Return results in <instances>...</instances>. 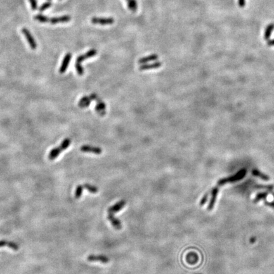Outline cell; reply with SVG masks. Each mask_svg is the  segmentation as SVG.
<instances>
[{
    "instance_id": "3",
    "label": "cell",
    "mask_w": 274,
    "mask_h": 274,
    "mask_svg": "<svg viewBox=\"0 0 274 274\" xmlns=\"http://www.w3.org/2000/svg\"><path fill=\"white\" fill-rule=\"evenodd\" d=\"M91 22L94 24H100V25H109L114 22V19L113 18H100L93 17Z\"/></svg>"
},
{
    "instance_id": "7",
    "label": "cell",
    "mask_w": 274,
    "mask_h": 274,
    "mask_svg": "<svg viewBox=\"0 0 274 274\" xmlns=\"http://www.w3.org/2000/svg\"><path fill=\"white\" fill-rule=\"evenodd\" d=\"M126 202L125 200H121V201L116 203L114 205L110 206L108 209V213H111L114 214V213L119 211L121 209L124 208V206L126 205Z\"/></svg>"
},
{
    "instance_id": "18",
    "label": "cell",
    "mask_w": 274,
    "mask_h": 274,
    "mask_svg": "<svg viewBox=\"0 0 274 274\" xmlns=\"http://www.w3.org/2000/svg\"><path fill=\"white\" fill-rule=\"evenodd\" d=\"M126 1L128 3V8H130V10L131 12H135L137 11L138 8V5L136 0H126Z\"/></svg>"
},
{
    "instance_id": "31",
    "label": "cell",
    "mask_w": 274,
    "mask_h": 274,
    "mask_svg": "<svg viewBox=\"0 0 274 274\" xmlns=\"http://www.w3.org/2000/svg\"><path fill=\"white\" fill-rule=\"evenodd\" d=\"M267 45L270 46V47H272V46H274V39L272 40H269L267 41Z\"/></svg>"
},
{
    "instance_id": "8",
    "label": "cell",
    "mask_w": 274,
    "mask_h": 274,
    "mask_svg": "<svg viewBox=\"0 0 274 274\" xmlns=\"http://www.w3.org/2000/svg\"><path fill=\"white\" fill-rule=\"evenodd\" d=\"M88 261H100L103 263L109 262V258L104 255H90L88 257Z\"/></svg>"
},
{
    "instance_id": "19",
    "label": "cell",
    "mask_w": 274,
    "mask_h": 274,
    "mask_svg": "<svg viewBox=\"0 0 274 274\" xmlns=\"http://www.w3.org/2000/svg\"><path fill=\"white\" fill-rule=\"evenodd\" d=\"M34 18H35V20H38V22H42V23H46V22H50V19H49V18L47 16H45V15H42V14H37V15H36L35 17H34Z\"/></svg>"
},
{
    "instance_id": "22",
    "label": "cell",
    "mask_w": 274,
    "mask_h": 274,
    "mask_svg": "<svg viewBox=\"0 0 274 274\" xmlns=\"http://www.w3.org/2000/svg\"><path fill=\"white\" fill-rule=\"evenodd\" d=\"M70 143V140L69 139V138H66V139H64L63 140V141L62 142L61 145L59 147H60V148L61 149V150L63 151V150H66V149L68 148V147L69 146Z\"/></svg>"
},
{
    "instance_id": "27",
    "label": "cell",
    "mask_w": 274,
    "mask_h": 274,
    "mask_svg": "<svg viewBox=\"0 0 274 274\" xmlns=\"http://www.w3.org/2000/svg\"><path fill=\"white\" fill-rule=\"evenodd\" d=\"M30 3V7L32 10H36L38 8V2L37 0H29Z\"/></svg>"
},
{
    "instance_id": "12",
    "label": "cell",
    "mask_w": 274,
    "mask_h": 274,
    "mask_svg": "<svg viewBox=\"0 0 274 274\" xmlns=\"http://www.w3.org/2000/svg\"><path fill=\"white\" fill-rule=\"evenodd\" d=\"M162 66V63L160 62H156L153 64H142V65L139 67L140 70H145L149 69H158L161 67Z\"/></svg>"
},
{
    "instance_id": "10",
    "label": "cell",
    "mask_w": 274,
    "mask_h": 274,
    "mask_svg": "<svg viewBox=\"0 0 274 274\" xmlns=\"http://www.w3.org/2000/svg\"><path fill=\"white\" fill-rule=\"evenodd\" d=\"M218 190H219V187H215L214 189L212 190L211 191V199L210 200V202H209V204L208 206V211H211L213 209L214 206V203L216 202V197L217 194L218 192Z\"/></svg>"
},
{
    "instance_id": "16",
    "label": "cell",
    "mask_w": 274,
    "mask_h": 274,
    "mask_svg": "<svg viewBox=\"0 0 274 274\" xmlns=\"http://www.w3.org/2000/svg\"><path fill=\"white\" fill-rule=\"evenodd\" d=\"M274 29V24H270L269 26H267L266 28L265 32V35H264V38L265 40H269L271 34L272 32V30Z\"/></svg>"
},
{
    "instance_id": "13",
    "label": "cell",
    "mask_w": 274,
    "mask_h": 274,
    "mask_svg": "<svg viewBox=\"0 0 274 274\" xmlns=\"http://www.w3.org/2000/svg\"><path fill=\"white\" fill-rule=\"evenodd\" d=\"M4 246H8V248L13 249L14 251H18V249H19V246L17 243L14 242L4 241V240L0 241V248L4 247Z\"/></svg>"
},
{
    "instance_id": "20",
    "label": "cell",
    "mask_w": 274,
    "mask_h": 274,
    "mask_svg": "<svg viewBox=\"0 0 274 274\" xmlns=\"http://www.w3.org/2000/svg\"><path fill=\"white\" fill-rule=\"evenodd\" d=\"M83 187H84V189L88 190V191H89L92 193H96L98 191V187H95L94 185H90V184L85 183V185H83Z\"/></svg>"
},
{
    "instance_id": "4",
    "label": "cell",
    "mask_w": 274,
    "mask_h": 274,
    "mask_svg": "<svg viewBox=\"0 0 274 274\" xmlns=\"http://www.w3.org/2000/svg\"><path fill=\"white\" fill-rule=\"evenodd\" d=\"M80 150L83 152H88V153H93L95 154H101L102 152V149L98 147H93L91 145H85L81 146Z\"/></svg>"
},
{
    "instance_id": "6",
    "label": "cell",
    "mask_w": 274,
    "mask_h": 274,
    "mask_svg": "<svg viewBox=\"0 0 274 274\" xmlns=\"http://www.w3.org/2000/svg\"><path fill=\"white\" fill-rule=\"evenodd\" d=\"M97 51L95 50V49H91V50H89L85 54L81 55H79V56L77 57L76 62L79 63V64H81L83 61H84L86 59H88V58H89L94 57L95 55H97Z\"/></svg>"
},
{
    "instance_id": "32",
    "label": "cell",
    "mask_w": 274,
    "mask_h": 274,
    "mask_svg": "<svg viewBox=\"0 0 274 274\" xmlns=\"http://www.w3.org/2000/svg\"><path fill=\"white\" fill-rule=\"evenodd\" d=\"M255 240H256V239H255V238H252V239L251 240V242H253V241L254 242Z\"/></svg>"
},
{
    "instance_id": "33",
    "label": "cell",
    "mask_w": 274,
    "mask_h": 274,
    "mask_svg": "<svg viewBox=\"0 0 274 274\" xmlns=\"http://www.w3.org/2000/svg\"><path fill=\"white\" fill-rule=\"evenodd\" d=\"M196 274H201V273H196Z\"/></svg>"
},
{
    "instance_id": "24",
    "label": "cell",
    "mask_w": 274,
    "mask_h": 274,
    "mask_svg": "<svg viewBox=\"0 0 274 274\" xmlns=\"http://www.w3.org/2000/svg\"><path fill=\"white\" fill-rule=\"evenodd\" d=\"M51 3L50 1H47V2H45L43 4H42L41 5V7H40L39 8V10L40 12H44L45 10H47V9L49 8H50L51 6Z\"/></svg>"
},
{
    "instance_id": "9",
    "label": "cell",
    "mask_w": 274,
    "mask_h": 274,
    "mask_svg": "<svg viewBox=\"0 0 274 274\" xmlns=\"http://www.w3.org/2000/svg\"><path fill=\"white\" fill-rule=\"evenodd\" d=\"M71 19L69 15H63L59 17H52L50 19V22L51 24H56L58 23L68 22Z\"/></svg>"
},
{
    "instance_id": "25",
    "label": "cell",
    "mask_w": 274,
    "mask_h": 274,
    "mask_svg": "<svg viewBox=\"0 0 274 274\" xmlns=\"http://www.w3.org/2000/svg\"><path fill=\"white\" fill-rule=\"evenodd\" d=\"M75 68L76 69V71L78 72L79 76H82L84 74V69L81 66V64L75 63Z\"/></svg>"
},
{
    "instance_id": "26",
    "label": "cell",
    "mask_w": 274,
    "mask_h": 274,
    "mask_svg": "<svg viewBox=\"0 0 274 274\" xmlns=\"http://www.w3.org/2000/svg\"><path fill=\"white\" fill-rule=\"evenodd\" d=\"M209 196V192L206 193V194L204 196H203V198L201 200V202H200V205L203 206V205H204L206 204V202H207L208 200Z\"/></svg>"
},
{
    "instance_id": "17",
    "label": "cell",
    "mask_w": 274,
    "mask_h": 274,
    "mask_svg": "<svg viewBox=\"0 0 274 274\" xmlns=\"http://www.w3.org/2000/svg\"><path fill=\"white\" fill-rule=\"evenodd\" d=\"M252 175H254V177L260 178L263 180H269V177H268L267 175L262 173L260 171H258V170H256V169H254V170H252Z\"/></svg>"
},
{
    "instance_id": "21",
    "label": "cell",
    "mask_w": 274,
    "mask_h": 274,
    "mask_svg": "<svg viewBox=\"0 0 274 274\" xmlns=\"http://www.w3.org/2000/svg\"><path fill=\"white\" fill-rule=\"evenodd\" d=\"M84 189V187L81 185H79L76 187L75 190V198L76 199H79L81 198L83 194V191Z\"/></svg>"
},
{
    "instance_id": "23",
    "label": "cell",
    "mask_w": 274,
    "mask_h": 274,
    "mask_svg": "<svg viewBox=\"0 0 274 274\" xmlns=\"http://www.w3.org/2000/svg\"><path fill=\"white\" fill-rule=\"evenodd\" d=\"M267 195H268V193H267V192H261V193H258L257 196H256V198H255L254 200L253 201V202H254V203H256V202H258V201H261V199H266Z\"/></svg>"
},
{
    "instance_id": "14",
    "label": "cell",
    "mask_w": 274,
    "mask_h": 274,
    "mask_svg": "<svg viewBox=\"0 0 274 274\" xmlns=\"http://www.w3.org/2000/svg\"><path fill=\"white\" fill-rule=\"evenodd\" d=\"M158 55L156 54H152L149 55V56L145 57L143 58H141L140 59L138 60V64H145L147 62H149L150 61H155L158 59Z\"/></svg>"
},
{
    "instance_id": "5",
    "label": "cell",
    "mask_w": 274,
    "mask_h": 274,
    "mask_svg": "<svg viewBox=\"0 0 274 274\" xmlns=\"http://www.w3.org/2000/svg\"><path fill=\"white\" fill-rule=\"evenodd\" d=\"M72 58V54L70 53H67L66 54L65 57H64L62 63V65L59 69V72L60 74H64L66 71V70L68 68L70 60Z\"/></svg>"
},
{
    "instance_id": "15",
    "label": "cell",
    "mask_w": 274,
    "mask_h": 274,
    "mask_svg": "<svg viewBox=\"0 0 274 274\" xmlns=\"http://www.w3.org/2000/svg\"><path fill=\"white\" fill-rule=\"evenodd\" d=\"M62 151V150H61L60 147H56V148L53 149L50 152V153H49V155H48L49 159L54 160L55 159H56L58 156V155L61 153Z\"/></svg>"
},
{
    "instance_id": "2",
    "label": "cell",
    "mask_w": 274,
    "mask_h": 274,
    "mask_svg": "<svg viewBox=\"0 0 274 274\" xmlns=\"http://www.w3.org/2000/svg\"><path fill=\"white\" fill-rule=\"evenodd\" d=\"M22 32L23 33V35L25 36L30 48L32 49V50H36L37 48V43L29 30L27 28H23L22 29Z\"/></svg>"
},
{
    "instance_id": "34",
    "label": "cell",
    "mask_w": 274,
    "mask_h": 274,
    "mask_svg": "<svg viewBox=\"0 0 274 274\" xmlns=\"http://www.w3.org/2000/svg\"><path fill=\"white\" fill-rule=\"evenodd\" d=\"M48 1H50V0H48Z\"/></svg>"
},
{
    "instance_id": "30",
    "label": "cell",
    "mask_w": 274,
    "mask_h": 274,
    "mask_svg": "<svg viewBox=\"0 0 274 274\" xmlns=\"http://www.w3.org/2000/svg\"><path fill=\"white\" fill-rule=\"evenodd\" d=\"M265 204L274 209V202H265Z\"/></svg>"
},
{
    "instance_id": "1",
    "label": "cell",
    "mask_w": 274,
    "mask_h": 274,
    "mask_svg": "<svg viewBox=\"0 0 274 274\" xmlns=\"http://www.w3.org/2000/svg\"><path fill=\"white\" fill-rule=\"evenodd\" d=\"M246 173H247V171H246V169H242V170L238 171L235 175H233L232 177L225 178H223V179H221L219 181H218L216 187H219L221 185H223L226 184L227 183H230V182H234V181H237L239 180H241L243 178L245 177V175H246Z\"/></svg>"
},
{
    "instance_id": "11",
    "label": "cell",
    "mask_w": 274,
    "mask_h": 274,
    "mask_svg": "<svg viewBox=\"0 0 274 274\" xmlns=\"http://www.w3.org/2000/svg\"><path fill=\"white\" fill-rule=\"evenodd\" d=\"M107 218H108V220L110 221L112 225L114 227L116 230L121 229L122 226H121V221H120L118 219L116 218L114 216L113 214L108 213V217H107Z\"/></svg>"
},
{
    "instance_id": "28",
    "label": "cell",
    "mask_w": 274,
    "mask_h": 274,
    "mask_svg": "<svg viewBox=\"0 0 274 274\" xmlns=\"http://www.w3.org/2000/svg\"><path fill=\"white\" fill-rule=\"evenodd\" d=\"M88 100H91V98H90V96H84L79 100L78 102V106H80L81 104H84L85 102H86V101H87Z\"/></svg>"
},
{
    "instance_id": "29",
    "label": "cell",
    "mask_w": 274,
    "mask_h": 274,
    "mask_svg": "<svg viewBox=\"0 0 274 274\" xmlns=\"http://www.w3.org/2000/svg\"><path fill=\"white\" fill-rule=\"evenodd\" d=\"M239 6L241 8H243L245 6L246 4V0H239L238 1Z\"/></svg>"
}]
</instances>
